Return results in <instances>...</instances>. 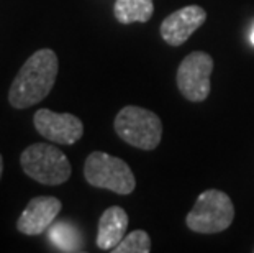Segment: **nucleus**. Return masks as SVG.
<instances>
[{
	"instance_id": "obj_4",
	"label": "nucleus",
	"mask_w": 254,
	"mask_h": 253,
	"mask_svg": "<svg viewBox=\"0 0 254 253\" xmlns=\"http://www.w3.org/2000/svg\"><path fill=\"white\" fill-rule=\"evenodd\" d=\"M235 219V206L228 194L218 189H207L198 194L192 211L187 214V227L197 234H220Z\"/></svg>"
},
{
	"instance_id": "obj_3",
	"label": "nucleus",
	"mask_w": 254,
	"mask_h": 253,
	"mask_svg": "<svg viewBox=\"0 0 254 253\" xmlns=\"http://www.w3.org/2000/svg\"><path fill=\"white\" fill-rule=\"evenodd\" d=\"M115 132L123 142L139 150H154L163 138V122L148 109L127 105L115 117Z\"/></svg>"
},
{
	"instance_id": "obj_6",
	"label": "nucleus",
	"mask_w": 254,
	"mask_h": 253,
	"mask_svg": "<svg viewBox=\"0 0 254 253\" xmlns=\"http://www.w3.org/2000/svg\"><path fill=\"white\" fill-rule=\"evenodd\" d=\"M213 71V58L208 53L193 51L182 59L177 69V87L190 102H203L210 94V76Z\"/></svg>"
},
{
	"instance_id": "obj_15",
	"label": "nucleus",
	"mask_w": 254,
	"mask_h": 253,
	"mask_svg": "<svg viewBox=\"0 0 254 253\" xmlns=\"http://www.w3.org/2000/svg\"><path fill=\"white\" fill-rule=\"evenodd\" d=\"M251 41H253V45H254V30H253V33H251Z\"/></svg>"
},
{
	"instance_id": "obj_10",
	"label": "nucleus",
	"mask_w": 254,
	"mask_h": 253,
	"mask_svg": "<svg viewBox=\"0 0 254 253\" xmlns=\"http://www.w3.org/2000/svg\"><path fill=\"white\" fill-rule=\"evenodd\" d=\"M128 214L122 207L112 206L105 209L99 219L97 229V247L100 250H113L127 235Z\"/></svg>"
},
{
	"instance_id": "obj_14",
	"label": "nucleus",
	"mask_w": 254,
	"mask_h": 253,
	"mask_svg": "<svg viewBox=\"0 0 254 253\" xmlns=\"http://www.w3.org/2000/svg\"><path fill=\"white\" fill-rule=\"evenodd\" d=\"M3 173V161H2V155H0V177H2Z\"/></svg>"
},
{
	"instance_id": "obj_7",
	"label": "nucleus",
	"mask_w": 254,
	"mask_h": 253,
	"mask_svg": "<svg viewBox=\"0 0 254 253\" xmlns=\"http://www.w3.org/2000/svg\"><path fill=\"white\" fill-rule=\"evenodd\" d=\"M33 123L43 138L58 145H74L84 135V123L72 114H58L50 109L35 112Z\"/></svg>"
},
{
	"instance_id": "obj_1",
	"label": "nucleus",
	"mask_w": 254,
	"mask_h": 253,
	"mask_svg": "<svg viewBox=\"0 0 254 253\" xmlns=\"http://www.w3.org/2000/svg\"><path fill=\"white\" fill-rule=\"evenodd\" d=\"M58 71L59 63L55 51L50 48H41L33 53L25 61L10 85V105L15 109H26L41 102L51 92L56 83Z\"/></svg>"
},
{
	"instance_id": "obj_12",
	"label": "nucleus",
	"mask_w": 254,
	"mask_h": 253,
	"mask_svg": "<svg viewBox=\"0 0 254 253\" xmlns=\"http://www.w3.org/2000/svg\"><path fill=\"white\" fill-rule=\"evenodd\" d=\"M50 240L61 252H80L82 250V240L77 229L69 222H53L50 227Z\"/></svg>"
},
{
	"instance_id": "obj_8",
	"label": "nucleus",
	"mask_w": 254,
	"mask_h": 253,
	"mask_svg": "<svg viewBox=\"0 0 254 253\" xmlns=\"http://www.w3.org/2000/svg\"><path fill=\"white\" fill-rule=\"evenodd\" d=\"M61 201L55 196L33 197L17 220L18 232L25 235H41L53 225L61 212Z\"/></svg>"
},
{
	"instance_id": "obj_11",
	"label": "nucleus",
	"mask_w": 254,
	"mask_h": 253,
	"mask_svg": "<svg viewBox=\"0 0 254 253\" xmlns=\"http://www.w3.org/2000/svg\"><path fill=\"white\" fill-rule=\"evenodd\" d=\"M154 3L153 0H117L113 5V15L123 25L146 23L153 17Z\"/></svg>"
},
{
	"instance_id": "obj_5",
	"label": "nucleus",
	"mask_w": 254,
	"mask_h": 253,
	"mask_svg": "<svg viewBox=\"0 0 254 253\" xmlns=\"http://www.w3.org/2000/svg\"><path fill=\"white\" fill-rule=\"evenodd\" d=\"M84 176L90 186L109 189L120 196L131 194L136 187V179L128 163L104 152H94L87 156Z\"/></svg>"
},
{
	"instance_id": "obj_13",
	"label": "nucleus",
	"mask_w": 254,
	"mask_h": 253,
	"mask_svg": "<svg viewBox=\"0 0 254 253\" xmlns=\"http://www.w3.org/2000/svg\"><path fill=\"white\" fill-rule=\"evenodd\" d=\"M113 253H149L151 252V239L144 230H133L127 234L123 240L118 244Z\"/></svg>"
},
{
	"instance_id": "obj_9",
	"label": "nucleus",
	"mask_w": 254,
	"mask_h": 253,
	"mask_svg": "<svg viewBox=\"0 0 254 253\" xmlns=\"http://www.w3.org/2000/svg\"><path fill=\"white\" fill-rule=\"evenodd\" d=\"M207 12L198 5H189L167 15L161 23V36L171 46L184 45L195 30L205 23Z\"/></svg>"
},
{
	"instance_id": "obj_2",
	"label": "nucleus",
	"mask_w": 254,
	"mask_h": 253,
	"mask_svg": "<svg viewBox=\"0 0 254 253\" xmlns=\"http://www.w3.org/2000/svg\"><path fill=\"white\" fill-rule=\"evenodd\" d=\"M20 165L26 176L45 186L63 184L72 173L67 156L50 143H33L25 148L20 156Z\"/></svg>"
}]
</instances>
